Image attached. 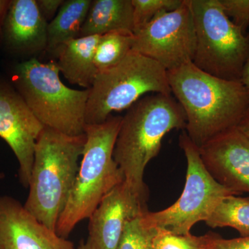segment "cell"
Returning a JSON list of instances; mask_svg holds the SVG:
<instances>
[{"label":"cell","mask_w":249,"mask_h":249,"mask_svg":"<svg viewBox=\"0 0 249 249\" xmlns=\"http://www.w3.org/2000/svg\"><path fill=\"white\" fill-rule=\"evenodd\" d=\"M167 73L172 94L186 115L184 130L198 147L237 127L249 106V91L240 80L212 76L193 62Z\"/></svg>","instance_id":"obj_1"},{"label":"cell","mask_w":249,"mask_h":249,"mask_svg":"<svg viewBox=\"0 0 249 249\" xmlns=\"http://www.w3.org/2000/svg\"><path fill=\"white\" fill-rule=\"evenodd\" d=\"M186 124L184 111L173 94H147L127 109L113 156L124 181L140 196L148 199L144 173L160 153L163 137L173 129L184 130Z\"/></svg>","instance_id":"obj_2"},{"label":"cell","mask_w":249,"mask_h":249,"mask_svg":"<svg viewBox=\"0 0 249 249\" xmlns=\"http://www.w3.org/2000/svg\"><path fill=\"white\" fill-rule=\"evenodd\" d=\"M86 135L69 136L44 127L36 142L24 208L55 231L79 170Z\"/></svg>","instance_id":"obj_3"},{"label":"cell","mask_w":249,"mask_h":249,"mask_svg":"<svg viewBox=\"0 0 249 249\" xmlns=\"http://www.w3.org/2000/svg\"><path fill=\"white\" fill-rule=\"evenodd\" d=\"M122 118L111 114L102 124L85 125L83 160L55 228L60 237L67 239L80 222L89 219L105 196L124 181L113 156Z\"/></svg>","instance_id":"obj_4"},{"label":"cell","mask_w":249,"mask_h":249,"mask_svg":"<svg viewBox=\"0 0 249 249\" xmlns=\"http://www.w3.org/2000/svg\"><path fill=\"white\" fill-rule=\"evenodd\" d=\"M55 62L36 57L15 62L9 82L44 127L69 136L85 134L89 89L68 88L60 80Z\"/></svg>","instance_id":"obj_5"},{"label":"cell","mask_w":249,"mask_h":249,"mask_svg":"<svg viewBox=\"0 0 249 249\" xmlns=\"http://www.w3.org/2000/svg\"><path fill=\"white\" fill-rule=\"evenodd\" d=\"M172 94L168 73L155 60L131 51L119 63L96 75L89 89L86 124H102L147 93Z\"/></svg>","instance_id":"obj_6"},{"label":"cell","mask_w":249,"mask_h":249,"mask_svg":"<svg viewBox=\"0 0 249 249\" xmlns=\"http://www.w3.org/2000/svg\"><path fill=\"white\" fill-rule=\"evenodd\" d=\"M196 29L193 63L212 76L240 80L249 58V36L237 27L219 0H188Z\"/></svg>","instance_id":"obj_7"},{"label":"cell","mask_w":249,"mask_h":249,"mask_svg":"<svg viewBox=\"0 0 249 249\" xmlns=\"http://www.w3.org/2000/svg\"><path fill=\"white\" fill-rule=\"evenodd\" d=\"M179 146L186 156V183L178 201L162 211L142 214L144 225L160 229L178 235H186L196 223L206 222L218 204L229 196H237L217 182L206 170L199 155V147L183 130Z\"/></svg>","instance_id":"obj_8"},{"label":"cell","mask_w":249,"mask_h":249,"mask_svg":"<svg viewBox=\"0 0 249 249\" xmlns=\"http://www.w3.org/2000/svg\"><path fill=\"white\" fill-rule=\"evenodd\" d=\"M196 47V29L188 0L134 33L132 51L155 60L167 71L193 62Z\"/></svg>","instance_id":"obj_9"},{"label":"cell","mask_w":249,"mask_h":249,"mask_svg":"<svg viewBox=\"0 0 249 249\" xmlns=\"http://www.w3.org/2000/svg\"><path fill=\"white\" fill-rule=\"evenodd\" d=\"M43 128L11 83L0 78V137L18 160V178L24 188H29L36 142Z\"/></svg>","instance_id":"obj_10"},{"label":"cell","mask_w":249,"mask_h":249,"mask_svg":"<svg viewBox=\"0 0 249 249\" xmlns=\"http://www.w3.org/2000/svg\"><path fill=\"white\" fill-rule=\"evenodd\" d=\"M147 199L125 181L114 187L89 218L90 249H117L127 223L148 211Z\"/></svg>","instance_id":"obj_11"},{"label":"cell","mask_w":249,"mask_h":249,"mask_svg":"<svg viewBox=\"0 0 249 249\" xmlns=\"http://www.w3.org/2000/svg\"><path fill=\"white\" fill-rule=\"evenodd\" d=\"M206 170L237 196L249 193V138L237 127L228 129L199 147Z\"/></svg>","instance_id":"obj_12"},{"label":"cell","mask_w":249,"mask_h":249,"mask_svg":"<svg viewBox=\"0 0 249 249\" xmlns=\"http://www.w3.org/2000/svg\"><path fill=\"white\" fill-rule=\"evenodd\" d=\"M0 249H76L11 196H0Z\"/></svg>","instance_id":"obj_13"},{"label":"cell","mask_w":249,"mask_h":249,"mask_svg":"<svg viewBox=\"0 0 249 249\" xmlns=\"http://www.w3.org/2000/svg\"><path fill=\"white\" fill-rule=\"evenodd\" d=\"M48 22L36 0H11L3 19L0 40L15 56H29L47 47Z\"/></svg>","instance_id":"obj_14"},{"label":"cell","mask_w":249,"mask_h":249,"mask_svg":"<svg viewBox=\"0 0 249 249\" xmlns=\"http://www.w3.org/2000/svg\"><path fill=\"white\" fill-rule=\"evenodd\" d=\"M99 37H79L64 44L57 51L58 58L55 63L69 83L84 89L91 88L98 73L94 55Z\"/></svg>","instance_id":"obj_15"},{"label":"cell","mask_w":249,"mask_h":249,"mask_svg":"<svg viewBox=\"0 0 249 249\" xmlns=\"http://www.w3.org/2000/svg\"><path fill=\"white\" fill-rule=\"evenodd\" d=\"M114 31L134 34L132 0H93L80 37L102 36Z\"/></svg>","instance_id":"obj_16"},{"label":"cell","mask_w":249,"mask_h":249,"mask_svg":"<svg viewBox=\"0 0 249 249\" xmlns=\"http://www.w3.org/2000/svg\"><path fill=\"white\" fill-rule=\"evenodd\" d=\"M91 0H67L47 27L49 52L56 53L64 44L80 37Z\"/></svg>","instance_id":"obj_17"},{"label":"cell","mask_w":249,"mask_h":249,"mask_svg":"<svg viewBox=\"0 0 249 249\" xmlns=\"http://www.w3.org/2000/svg\"><path fill=\"white\" fill-rule=\"evenodd\" d=\"M205 222L212 229L231 227L241 237H249V196H228L218 204Z\"/></svg>","instance_id":"obj_18"},{"label":"cell","mask_w":249,"mask_h":249,"mask_svg":"<svg viewBox=\"0 0 249 249\" xmlns=\"http://www.w3.org/2000/svg\"><path fill=\"white\" fill-rule=\"evenodd\" d=\"M134 34L129 31H114L100 36L94 55L98 73L119 63L132 50Z\"/></svg>","instance_id":"obj_19"},{"label":"cell","mask_w":249,"mask_h":249,"mask_svg":"<svg viewBox=\"0 0 249 249\" xmlns=\"http://www.w3.org/2000/svg\"><path fill=\"white\" fill-rule=\"evenodd\" d=\"M183 0H132L134 33L151 22L157 16L178 9Z\"/></svg>","instance_id":"obj_20"},{"label":"cell","mask_w":249,"mask_h":249,"mask_svg":"<svg viewBox=\"0 0 249 249\" xmlns=\"http://www.w3.org/2000/svg\"><path fill=\"white\" fill-rule=\"evenodd\" d=\"M142 215L127 223L117 249H152L156 229L144 225Z\"/></svg>","instance_id":"obj_21"},{"label":"cell","mask_w":249,"mask_h":249,"mask_svg":"<svg viewBox=\"0 0 249 249\" xmlns=\"http://www.w3.org/2000/svg\"><path fill=\"white\" fill-rule=\"evenodd\" d=\"M152 249H199L195 235H178L163 229H155Z\"/></svg>","instance_id":"obj_22"},{"label":"cell","mask_w":249,"mask_h":249,"mask_svg":"<svg viewBox=\"0 0 249 249\" xmlns=\"http://www.w3.org/2000/svg\"><path fill=\"white\" fill-rule=\"evenodd\" d=\"M195 238L199 249H249V237L227 240L219 234L209 232L204 235H195Z\"/></svg>","instance_id":"obj_23"},{"label":"cell","mask_w":249,"mask_h":249,"mask_svg":"<svg viewBox=\"0 0 249 249\" xmlns=\"http://www.w3.org/2000/svg\"><path fill=\"white\" fill-rule=\"evenodd\" d=\"M226 15L245 31L249 27V0H219Z\"/></svg>","instance_id":"obj_24"},{"label":"cell","mask_w":249,"mask_h":249,"mask_svg":"<svg viewBox=\"0 0 249 249\" xmlns=\"http://www.w3.org/2000/svg\"><path fill=\"white\" fill-rule=\"evenodd\" d=\"M64 1V0H36L40 14L48 24L58 14Z\"/></svg>","instance_id":"obj_25"},{"label":"cell","mask_w":249,"mask_h":249,"mask_svg":"<svg viewBox=\"0 0 249 249\" xmlns=\"http://www.w3.org/2000/svg\"><path fill=\"white\" fill-rule=\"evenodd\" d=\"M236 127L249 138V106Z\"/></svg>","instance_id":"obj_26"},{"label":"cell","mask_w":249,"mask_h":249,"mask_svg":"<svg viewBox=\"0 0 249 249\" xmlns=\"http://www.w3.org/2000/svg\"><path fill=\"white\" fill-rule=\"evenodd\" d=\"M240 81L249 91V58L244 67L243 71L241 75Z\"/></svg>","instance_id":"obj_27"},{"label":"cell","mask_w":249,"mask_h":249,"mask_svg":"<svg viewBox=\"0 0 249 249\" xmlns=\"http://www.w3.org/2000/svg\"><path fill=\"white\" fill-rule=\"evenodd\" d=\"M10 1L8 0H0V35H1V27L2 24L3 19L7 11Z\"/></svg>","instance_id":"obj_28"},{"label":"cell","mask_w":249,"mask_h":249,"mask_svg":"<svg viewBox=\"0 0 249 249\" xmlns=\"http://www.w3.org/2000/svg\"><path fill=\"white\" fill-rule=\"evenodd\" d=\"M76 249H90V247L88 242H85L83 240L80 242L79 245Z\"/></svg>","instance_id":"obj_29"},{"label":"cell","mask_w":249,"mask_h":249,"mask_svg":"<svg viewBox=\"0 0 249 249\" xmlns=\"http://www.w3.org/2000/svg\"><path fill=\"white\" fill-rule=\"evenodd\" d=\"M5 178V174L0 172V180L3 179Z\"/></svg>","instance_id":"obj_30"}]
</instances>
